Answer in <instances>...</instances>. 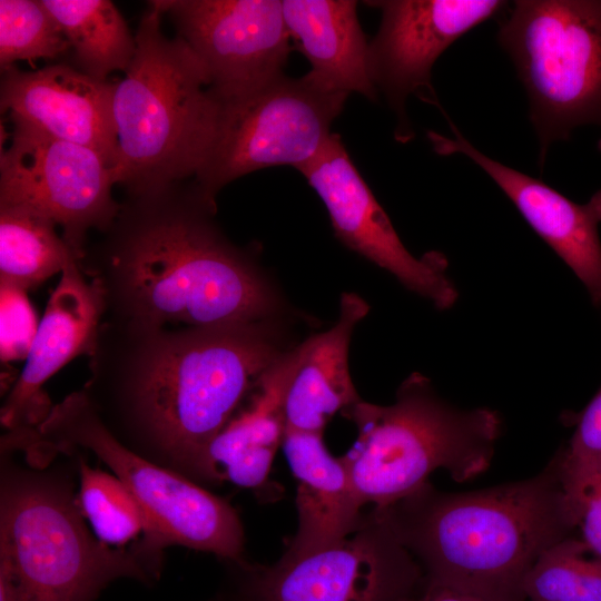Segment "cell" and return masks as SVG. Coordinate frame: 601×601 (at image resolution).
I'll list each match as a JSON object with an SVG mask.
<instances>
[{
    "mask_svg": "<svg viewBox=\"0 0 601 601\" xmlns=\"http://www.w3.org/2000/svg\"><path fill=\"white\" fill-rule=\"evenodd\" d=\"M208 601H230L224 593H221L220 591L214 595L211 599H209Z\"/></svg>",
    "mask_w": 601,
    "mask_h": 601,
    "instance_id": "31",
    "label": "cell"
},
{
    "mask_svg": "<svg viewBox=\"0 0 601 601\" xmlns=\"http://www.w3.org/2000/svg\"><path fill=\"white\" fill-rule=\"evenodd\" d=\"M294 47L311 65L308 71L332 90L356 92L376 101L370 67V42L353 0H282Z\"/></svg>",
    "mask_w": 601,
    "mask_h": 601,
    "instance_id": "21",
    "label": "cell"
},
{
    "mask_svg": "<svg viewBox=\"0 0 601 601\" xmlns=\"http://www.w3.org/2000/svg\"><path fill=\"white\" fill-rule=\"evenodd\" d=\"M401 601H483L473 595L428 583L424 581L423 589L420 592H415L408 597L403 598Z\"/></svg>",
    "mask_w": 601,
    "mask_h": 601,
    "instance_id": "30",
    "label": "cell"
},
{
    "mask_svg": "<svg viewBox=\"0 0 601 601\" xmlns=\"http://www.w3.org/2000/svg\"><path fill=\"white\" fill-rule=\"evenodd\" d=\"M126 194L79 260L107 319L209 327L282 318L278 292L253 254L221 231L215 197L194 179Z\"/></svg>",
    "mask_w": 601,
    "mask_h": 601,
    "instance_id": "2",
    "label": "cell"
},
{
    "mask_svg": "<svg viewBox=\"0 0 601 601\" xmlns=\"http://www.w3.org/2000/svg\"><path fill=\"white\" fill-rule=\"evenodd\" d=\"M70 45L41 0H0L1 70L19 60L57 59Z\"/></svg>",
    "mask_w": 601,
    "mask_h": 601,
    "instance_id": "26",
    "label": "cell"
},
{
    "mask_svg": "<svg viewBox=\"0 0 601 601\" xmlns=\"http://www.w3.org/2000/svg\"><path fill=\"white\" fill-rule=\"evenodd\" d=\"M561 484L575 518L580 539L601 561V456L573 457L556 453Z\"/></svg>",
    "mask_w": 601,
    "mask_h": 601,
    "instance_id": "27",
    "label": "cell"
},
{
    "mask_svg": "<svg viewBox=\"0 0 601 601\" xmlns=\"http://www.w3.org/2000/svg\"><path fill=\"white\" fill-rule=\"evenodd\" d=\"M296 170L322 199L336 237L346 247L437 309L455 304L459 293L446 275V257L439 252L415 257L406 249L338 134L333 132L318 154Z\"/></svg>",
    "mask_w": 601,
    "mask_h": 601,
    "instance_id": "13",
    "label": "cell"
},
{
    "mask_svg": "<svg viewBox=\"0 0 601 601\" xmlns=\"http://www.w3.org/2000/svg\"><path fill=\"white\" fill-rule=\"evenodd\" d=\"M11 124L0 156V206L23 207L60 226L80 260L88 233L106 229L119 211L114 167L91 148Z\"/></svg>",
    "mask_w": 601,
    "mask_h": 601,
    "instance_id": "11",
    "label": "cell"
},
{
    "mask_svg": "<svg viewBox=\"0 0 601 601\" xmlns=\"http://www.w3.org/2000/svg\"><path fill=\"white\" fill-rule=\"evenodd\" d=\"M348 93L332 90L309 72L286 75L258 91L221 102L214 146L194 180L209 195L253 171L298 169L326 144Z\"/></svg>",
    "mask_w": 601,
    "mask_h": 601,
    "instance_id": "10",
    "label": "cell"
},
{
    "mask_svg": "<svg viewBox=\"0 0 601 601\" xmlns=\"http://www.w3.org/2000/svg\"><path fill=\"white\" fill-rule=\"evenodd\" d=\"M148 6L112 98L116 184L128 194L194 179L214 146L223 107L204 65L183 38L162 32L156 1Z\"/></svg>",
    "mask_w": 601,
    "mask_h": 601,
    "instance_id": "5",
    "label": "cell"
},
{
    "mask_svg": "<svg viewBox=\"0 0 601 601\" xmlns=\"http://www.w3.org/2000/svg\"><path fill=\"white\" fill-rule=\"evenodd\" d=\"M497 39L526 91L540 166L574 129L601 130V0L515 1Z\"/></svg>",
    "mask_w": 601,
    "mask_h": 601,
    "instance_id": "7",
    "label": "cell"
},
{
    "mask_svg": "<svg viewBox=\"0 0 601 601\" xmlns=\"http://www.w3.org/2000/svg\"><path fill=\"white\" fill-rule=\"evenodd\" d=\"M33 431L57 452L86 451L100 460L137 501L155 545L164 550L180 545L213 553L221 561L245 559V532L236 509L207 487L124 445L81 390L53 405Z\"/></svg>",
    "mask_w": 601,
    "mask_h": 601,
    "instance_id": "8",
    "label": "cell"
},
{
    "mask_svg": "<svg viewBox=\"0 0 601 601\" xmlns=\"http://www.w3.org/2000/svg\"><path fill=\"white\" fill-rule=\"evenodd\" d=\"M293 346L282 318L183 328L106 319L81 391L124 445L216 486L209 444Z\"/></svg>",
    "mask_w": 601,
    "mask_h": 601,
    "instance_id": "1",
    "label": "cell"
},
{
    "mask_svg": "<svg viewBox=\"0 0 601 601\" xmlns=\"http://www.w3.org/2000/svg\"><path fill=\"white\" fill-rule=\"evenodd\" d=\"M575 430L564 453L573 457L601 456V387L575 416Z\"/></svg>",
    "mask_w": 601,
    "mask_h": 601,
    "instance_id": "29",
    "label": "cell"
},
{
    "mask_svg": "<svg viewBox=\"0 0 601 601\" xmlns=\"http://www.w3.org/2000/svg\"><path fill=\"white\" fill-rule=\"evenodd\" d=\"M78 452L60 453L32 428L0 441V601H95L119 579L154 585L164 551L145 538L104 543L78 499Z\"/></svg>",
    "mask_w": 601,
    "mask_h": 601,
    "instance_id": "3",
    "label": "cell"
},
{
    "mask_svg": "<svg viewBox=\"0 0 601 601\" xmlns=\"http://www.w3.org/2000/svg\"><path fill=\"white\" fill-rule=\"evenodd\" d=\"M283 450L296 480L298 525L284 556L332 546L362 524L363 504L342 456L327 450L323 433L286 431Z\"/></svg>",
    "mask_w": 601,
    "mask_h": 601,
    "instance_id": "19",
    "label": "cell"
},
{
    "mask_svg": "<svg viewBox=\"0 0 601 601\" xmlns=\"http://www.w3.org/2000/svg\"><path fill=\"white\" fill-rule=\"evenodd\" d=\"M115 88L116 82L97 80L69 63L33 71L11 66L2 69L0 106L11 122L91 148L115 169Z\"/></svg>",
    "mask_w": 601,
    "mask_h": 601,
    "instance_id": "15",
    "label": "cell"
},
{
    "mask_svg": "<svg viewBox=\"0 0 601 601\" xmlns=\"http://www.w3.org/2000/svg\"><path fill=\"white\" fill-rule=\"evenodd\" d=\"M220 589L230 601H401L417 592L424 573L385 519L372 510L343 541L273 565L223 561Z\"/></svg>",
    "mask_w": 601,
    "mask_h": 601,
    "instance_id": "9",
    "label": "cell"
},
{
    "mask_svg": "<svg viewBox=\"0 0 601 601\" xmlns=\"http://www.w3.org/2000/svg\"><path fill=\"white\" fill-rule=\"evenodd\" d=\"M70 45L73 67L106 81L114 71L129 68L136 39L109 0H41Z\"/></svg>",
    "mask_w": 601,
    "mask_h": 601,
    "instance_id": "22",
    "label": "cell"
},
{
    "mask_svg": "<svg viewBox=\"0 0 601 601\" xmlns=\"http://www.w3.org/2000/svg\"><path fill=\"white\" fill-rule=\"evenodd\" d=\"M37 328L24 290L1 286L2 361L27 357Z\"/></svg>",
    "mask_w": 601,
    "mask_h": 601,
    "instance_id": "28",
    "label": "cell"
},
{
    "mask_svg": "<svg viewBox=\"0 0 601 601\" xmlns=\"http://www.w3.org/2000/svg\"><path fill=\"white\" fill-rule=\"evenodd\" d=\"M303 351L304 341L272 365L209 444L207 461L217 485L228 481L256 493L269 491L268 475L286 432V394Z\"/></svg>",
    "mask_w": 601,
    "mask_h": 601,
    "instance_id": "18",
    "label": "cell"
},
{
    "mask_svg": "<svg viewBox=\"0 0 601 601\" xmlns=\"http://www.w3.org/2000/svg\"><path fill=\"white\" fill-rule=\"evenodd\" d=\"M381 11V24L370 42L373 82L397 117L396 139L413 137L406 116L412 95L436 102L432 68L461 36L500 12L499 0H382L366 1Z\"/></svg>",
    "mask_w": 601,
    "mask_h": 601,
    "instance_id": "14",
    "label": "cell"
},
{
    "mask_svg": "<svg viewBox=\"0 0 601 601\" xmlns=\"http://www.w3.org/2000/svg\"><path fill=\"white\" fill-rule=\"evenodd\" d=\"M575 535L546 550L522 584L525 601H601V561Z\"/></svg>",
    "mask_w": 601,
    "mask_h": 601,
    "instance_id": "25",
    "label": "cell"
},
{
    "mask_svg": "<svg viewBox=\"0 0 601 601\" xmlns=\"http://www.w3.org/2000/svg\"><path fill=\"white\" fill-rule=\"evenodd\" d=\"M56 226L27 208L0 206L1 286L27 290L79 260Z\"/></svg>",
    "mask_w": 601,
    "mask_h": 601,
    "instance_id": "23",
    "label": "cell"
},
{
    "mask_svg": "<svg viewBox=\"0 0 601 601\" xmlns=\"http://www.w3.org/2000/svg\"><path fill=\"white\" fill-rule=\"evenodd\" d=\"M341 414L357 428L356 442L342 457L363 506L377 510L417 491L439 469L456 482L479 475L501 433L495 411L454 407L420 373L402 382L393 404L361 400Z\"/></svg>",
    "mask_w": 601,
    "mask_h": 601,
    "instance_id": "6",
    "label": "cell"
},
{
    "mask_svg": "<svg viewBox=\"0 0 601 601\" xmlns=\"http://www.w3.org/2000/svg\"><path fill=\"white\" fill-rule=\"evenodd\" d=\"M453 137L428 132L434 150L461 154L474 161L512 200L535 233L572 269L601 307V189L585 204H577L545 183L492 159L476 149L450 122Z\"/></svg>",
    "mask_w": 601,
    "mask_h": 601,
    "instance_id": "16",
    "label": "cell"
},
{
    "mask_svg": "<svg viewBox=\"0 0 601 601\" xmlns=\"http://www.w3.org/2000/svg\"><path fill=\"white\" fill-rule=\"evenodd\" d=\"M104 315L100 288L85 278L79 260H72L61 273L24 367L1 407L7 431L36 427L46 418L52 405L43 392L45 383L76 356L91 354Z\"/></svg>",
    "mask_w": 601,
    "mask_h": 601,
    "instance_id": "17",
    "label": "cell"
},
{
    "mask_svg": "<svg viewBox=\"0 0 601 601\" xmlns=\"http://www.w3.org/2000/svg\"><path fill=\"white\" fill-rule=\"evenodd\" d=\"M77 452L78 499L96 536L116 548H127L149 539L147 520L129 491L115 475L91 467L81 452Z\"/></svg>",
    "mask_w": 601,
    "mask_h": 601,
    "instance_id": "24",
    "label": "cell"
},
{
    "mask_svg": "<svg viewBox=\"0 0 601 601\" xmlns=\"http://www.w3.org/2000/svg\"><path fill=\"white\" fill-rule=\"evenodd\" d=\"M374 510L415 558L425 582L483 601H525L528 572L577 530L556 454L528 480L465 493L440 492L427 482Z\"/></svg>",
    "mask_w": 601,
    "mask_h": 601,
    "instance_id": "4",
    "label": "cell"
},
{
    "mask_svg": "<svg viewBox=\"0 0 601 601\" xmlns=\"http://www.w3.org/2000/svg\"><path fill=\"white\" fill-rule=\"evenodd\" d=\"M227 102L284 76L292 50L280 0H155Z\"/></svg>",
    "mask_w": 601,
    "mask_h": 601,
    "instance_id": "12",
    "label": "cell"
},
{
    "mask_svg": "<svg viewBox=\"0 0 601 601\" xmlns=\"http://www.w3.org/2000/svg\"><path fill=\"white\" fill-rule=\"evenodd\" d=\"M368 311L359 295L343 293L336 323L304 341L285 400L286 431L324 433L337 412L362 400L349 374L348 351L353 332Z\"/></svg>",
    "mask_w": 601,
    "mask_h": 601,
    "instance_id": "20",
    "label": "cell"
}]
</instances>
